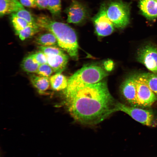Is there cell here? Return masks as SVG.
Here are the masks:
<instances>
[{
	"label": "cell",
	"instance_id": "1",
	"mask_svg": "<svg viewBox=\"0 0 157 157\" xmlns=\"http://www.w3.org/2000/svg\"><path fill=\"white\" fill-rule=\"evenodd\" d=\"M65 97L70 114L83 124L96 125L117 112V102L105 81L88 85Z\"/></svg>",
	"mask_w": 157,
	"mask_h": 157
},
{
	"label": "cell",
	"instance_id": "2",
	"mask_svg": "<svg viewBox=\"0 0 157 157\" xmlns=\"http://www.w3.org/2000/svg\"><path fill=\"white\" fill-rule=\"evenodd\" d=\"M40 28L53 33L56 38L58 45L72 58L77 59L78 45L75 31L67 24L56 21L49 16L42 14L36 18Z\"/></svg>",
	"mask_w": 157,
	"mask_h": 157
},
{
	"label": "cell",
	"instance_id": "3",
	"mask_svg": "<svg viewBox=\"0 0 157 157\" xmlns=\"http://www.w3.org/2000/svg\"><path fill=\"white\" fill-rule=\"evenodd\" d=\"M107 75L106 71L99 66H83L68 79L67 86L64 90L65 97L88 85L99 82Z\"/></svg>",
	"mask_w": 157,
	"mask_h": 157
},
{
	"label": "cell",
	"instance_id": "4",
	"mask_svg": "<svg viewBox=\"0 0 157 157\" xmlns=\"http://www.w3.org/2000/svg\"><path fill=\"white\" fill-rule=\"evenodd\" d=\"M107 15L114 26L123 28L129 22L130 9L129 5L121 1H114L106 4Z\"/></svg>",
	"mask_w": 157,
	"mask_h": 157
},
{
	"label": "cell",
	"instance_id": "5",
	"mask_svg": "<svg viewBox=\"0 0 157 157\" xmlns=\"http://www.w3.org/2000/svg\"><path fill=\"white\" fill-rule=\"evenodd\" d=\"M117 111L126 113L136 121L148 126H155V118L153 111L139 108L127 106L119 102L116 105Z\"/></svg>",
	"mask_w": 157,
	"mask_h": 157
},
{
	"label": "cell",
	"instance_id": "6",
	"mask_svg": "<svg viewBox=\"0 0 157 157\" xmlns=\"http://www.w3.org/2000/svg\"><path fill=\"white\" fill-rule=\"evenodd\" d=\"M134 77L136 88L137 107L144 108L151 106L157 101L156 96L137 75Z\"/></svg>",
	"mask_w": 157,
	"mask_h": 157
},
{
	"label": "cell",
	"instance_id": "7",
	"mask_svg": "<svg viewBox=\"0 0 157 157\" xmlns=\"http://www.w3.org/2000/svg\"><path fill=\"white\" fill-rule=\"evenodd\" d=\"M137 58L149 70L157 74V47L156 46L148 44L141 47L137 52Z\"/></svg>",
	"mask_w": 157,
	"mask_h": 157
},
{
	"label": "cell",
	"instance_id": "8",
	"mask_svg": "<svg viewBox=\"0 0 157 157\" xmlns=\"http://www.w3.org/2000/svg\"><path fill=\"white\" fill-rule=\"evenodd\" d=\"M92 19L95 32L98 35L108 36L113 31L114 26L107 15L105 3L101 5L97 13Z\"/></svg>",
	"mask_w": 157,
	"mask_h": 157
},
{
	"label": "cell",
	"instance_id": "9",
	"mask_svg": "<svg viewBox=\"0 0 157 157\" xmlns=\"http://www.w3.org/2000/svg\"><path fill=\"white\" fill-rule=\"evenodd\" d=\"M69 23L79 24L87 19L88 13L86 8L80 3L72 1L71 5L65 10Z\"/></svg>",
	"mask_w": 157,
	"mask_h": 157
},
{
	"label": "cell",
	"instance_id": "10",
	"mask_svg": "<svg viewBox=\"0 0 157 157\" xmlns=\"http://www.w3.org/2000/svg\"><path fill=\"white\" fill-rule=\"evenodd\" d=\"M120 91L123 98L131 106L137 107L136 88L134 76L127 78L122 83Z\"/></svg>",
	"mask_w": 157,
	"mask_h": 157
},
{
	"label": "cell",
	"instance_id": "11",
	"mask_svg": "<svg viewBox=\"0 0 157 157\" xmlns=\"http://www.w3.org/2000/svg\"><path fill=\"white\" fill-rule=\"evenodd\" d=\"M47 57V63L52 68L54 72H61L65 69L68 62V56L64 53Z\"/></svg>",
	"mask_w": 157,
	"mask_h": 157
},
{
	"label": "cell",
	"instance_id": "12",
	"mask_svg": "<svg viewBox=\"0 0 157 157\" xmlns=\"http://www.w3.org/2000/svg\"><path fill=\"white\" fill-rule=\"evenodd\" d=\"M18 0H0V16L12 14L24 9Z\"/></svg>",
	"mask_w": 157,
	"mask_h": 157
},
{
	"label": "cell",
	"instance_id": "13",
	"mask_svg": "<svg viewBox=\"0 0 157 157\" xmlns=\"http://www.w3.org/2000/svg\"><path fill=\"white\" fill-rule=\"evenodd\" d=\"M140 8L143 15L149 19L157 17V1L155 0H140Z\"/></svg>",
	"mask_w": 157,
	"mask_h": 157
},
{
	"label": "cell",
	"instance_id": "14",
	"mask_svg": "<svg viewBox=\"0 0 157 157\" xmlns=\"http://www.w3.org/2000/svg\"><path fill=\"white\" fill-rule=\"evenodd\" d=\"M49 78L33 74L30 76V79L33 86L42 94L49 88L50 85Z\"/></svg>",
	"mask_w": 157,
	"mask_h": 157
},
{
	"label": "cell",
	"instance_id": "15",
	"mask_svg": "<svg viewBox=\"0 0 157 157\" xmlns=\"http://www.w3.org/2000/svg\"><path fill=\"white\" fill-rule=\"evenodd\" d=\"M61 72L56 73L49 78L51 86L54 90H64L67 86L68 79Z\"/></svg>",
	"mask_w": 157,
	"mask_h": 157
},
{
	"label": "cell",
	"instance_id": "16",
	"mask_svg": "<svg viewBox=\"0 0 157 157\" xmlns=\"http://www.w3.org/2000/svg\"><path fill=\"white\" fill-rule=\"evenodd\" d=\"M34 41L36 43L41 46L58 45L57 41L55 36L49 32L39 35L36 37Z\"/></svg>",
	"mask_w": 157,
	"mask_h": 157
},
{
	"label": "cell",
	"instance_id": "17",
	"mask_svg": "<svg viewBox=\"0 0 157 157\" xmlns=\"http://www.w3.org/2000/svg\"><path fill=\"white\" fill-rule=\"evenodd\" d=\"M137 75L147 85L157 97V74L144 73Z\"/></svg>",
	"mask_w": 157,
	"mask_h": 157
},
{
	"label": "cell",
	"instance_id": "18",
	"mask_svg": "<svg viewBox=\"0 0 157 157\" xmlns=\"http://www.w3.org/2000/svg\"><path fill=\"white\" fill-rule=\"evenodd\" d=\"M40 65L35 61L31 54L23 59L21 63V67L25 72L36 73Z\"/></svg>",
	"mask_w": 157,
	"mask_h": 157
},
{
	"label": "cell",
	"instance_id": "19",
	"mask_svg": "<svg viewBox=\"0 0 157 157\" xmlns=\"http://www.w3.org/2000/svg\"><path fill=\"white\" fill-rule=\"evenodd\" d=\"M40 28L37 25L28 26L19 31H16L20 39L22 41L31 37L38 32Z\"/></svg>",
	"mask_w": 157,
	"mask_h": 157
},
{
	"label": "cell",
	"instance_id": "20",
	"mask_svg": "<svg viewBox=\"0 0 157 157\" xmlns=\"http://www.w3.org/2000/svg\"><path fill=\"white\" fill-rule=\"evenodd\" d=\"M55 19L60 16L61 5V0H49L47 8Z\"/></svg>",
	"mask_w": 157,
	"mask_h": 157
},
{
	"label": "cell",
	"instance_id": "21",
	"mask_svg": "<svg viewBox=\"0 0 157 157\" xmlns=\"http://www.w3.org/2000/svg\"><path fill=\"white\" fill-rule=\"evenodd\" d=\"M11 16L12 23L15 32L20 31L28 26L35 25L30 24L21 18L11 15Z\"/></svg>",
	"mask_w": 157,
	"mask_h": 157
},
{
	"label": "cell",
	"instance_id": "22",
	"mask_svg": "<svg viewBox=\"0 0 157 157\" xmlns=\"http://www.w3.org/2000/svg\"><path fill=\"white\" fill-rule=\"evenodd\" d=\"M11 15L23 19L30 24L33 25H37L36 19H35L28 11L24 9H21L11 14Z\"/></svg>",
	"mask_w": 157,
	"mask_h": 157
},
{
	"label": "cell",
	"instance_id": "23",
	"mask_svg": "<svg viewBox=\"0 0 157 157\" xmlns=\"http://www.w3.org/2000/svg\"><path fill=\"white\" fill-rule=\"evenodd\" d=\"M38 49L47 56L58 55L64 53L62 49L56 46H39Z\"/></svg>",
	"mask_w": 157,
	"mask_h": 157
},
{
	"label": "cell",
	"instance_id": "24",
	"mask_svg": "<svg viewBox=\"0 0 157 157\" xmlns=\"http://www.w3.org/2000/svg\"><path fill=\"white\" fill-rule=\"evenodd\" d=\"M53 72L52 68L47 63L40 65L36 73L40 76L50 77Z\"/></svg>",
	"mask_w": 157,
	"mask_h": 157
},
{
	"label": "cell",
	"instance_id": "25",
	"mask_svg": "<svg viewBox=\"0 0 157 157\" xmlns=\"http://www.w3.org/2000/svg\"><path fill=\"white\" fill-rule=\"evenodd\" d=\"M31 55L35 61L40 65L47 63V57L42 52L39 51Z\"/></svg>",
	"mask_w": 157,
	"mask_h": 157
},
{
	"label": "cell",
	"instance_id": "26",
	"mask_svg": "<svg viewBox=\"0 0 157 157\" xmlns=\"http://www.w3.org/2000/svg\"><path fill=\"white\" fill-rule=\"evenodd\" d=\"M20 2L24 6L33 8L37 7L36 1L35 0H20Z\"/></svg>",
	"mask_w": 157,
	"mask_h": 157
},
{
	"label": "cell",
	"instance_id": "27",
	"mask_svg": "<svg viewBox=\"0 0 157 157\" xmlns=\"http://www.w3.org/2000/svg\"><path fill=\"white\" fill-rule=\"evenodd\" d=\"M49 0H36L37 7L39 9L47 8Z\"/></svg>",
	"mask_w": 157,
	"mask_h": 157
},
{
	"label": "cell",
	"instance_id": "28",
	"mask_svg": "<svg viewBox=\"0 0 157 157\" xmlns=\"http://www.w3.org/2000/svg\"><path fill=\"white\" fill-rule=\"evenodd\" d=\"M104 65L105 69L108 71H111L114 66L113 62L110 60L106 61Z\"/></svg>",
	"mask_w": 157,
	"mask_h": 157
},
{
	"label": "cell",
	"instance_id": "29",
	"mask_svg": "<svg viewBox=\"0 0 157 157\" xmlns=\"http://www.w3.org/2000/svg\"><path fill=\"white\" fill-rule=\"evenodd\" d=\"M156 0V1H157V0Z\"/></svg>",
	"mask_w": 157,
	"mask_h": 157
},
{
	"label": "cell",
	"instance_id": "30",
	"mask_svg": "<svg viewBox=\"0 0 157 157\" xmlns=\"http://www.w3.org/2000/svg\"><path fill=\"white\" fill-rule=\"evenodd\" d=\"M35 1H36V0H35Z\"/></svg>",
	"mask_w": 157,
	"mask_h": 157
}]
</instances>
